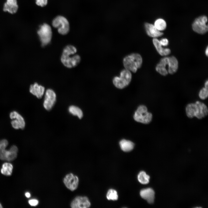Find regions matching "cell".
Masks as SVG:
<instances>
[{
  "label": "cell",
  "instance_id": "ffe728a7",
  "mask_svg": "<svg viewBox=\"0 0 208 208\" xmlns=\"http://www.w3.org/2000/svg\"><path fill=\"white\" fill-rule=\"evenodd\" d=\"M121 149L124 151L129 152L132 150L134 147V144L131 141L122 139L119 142Z\"/></svg>",
  "mask_w": 208,
  "mask_h": 208
},
{
  "label": "cell",
  "instance_id": "30bf717a",
  "mask_svg": "<svg viewBox=\"0 0 208 208\" xmlns=\"http://www.w3.org/2000/svg\"><path fill=\"white\" fill-rule=\"evenodd\" d=\"M11 119H15L11 122L12 127L15 129H23L25 126V122L23 117L17 112L14 111L10 114Z\"/></svg>",
  "mask_w": 208,
  "mask_h": 208
},
{
  "label": "cell",
  "instance_id": "e575fe53",
  "mask_svg": "<svg viewBox=\"0 0 208 208\" xmlns=\"http://www.w3.org/2000/svg\"><path fill=\"white\" fill-rule=\"evenodd\" d=\"M205 53L206 55L207 56L208 55V47H207L205 49Z\"/></svg>",
  "mask_w": 208,
  "mask_h": 208
},
{
  "label": "cell",
  "instance_id": "d6986e66",
  "mask_svg": "<svg viewBox=\"0 0 208 208\" xmlns=\"http://www.w3.org/2000/svg\"><path fill=\"white\" fill-rule=\"evenodd\" d=\"M168 72L172 74L175 73L177 70L178 66V61L177 58L174 56L168 57Z\"/></svg>",
  "mask_w": 208,
  "mask_h": 208
},
{
  "label": "cell",
  "instance_id": "f546056e",
  "mask_svg": "<svg viewBox=\"0 0 208 208\" xmlns=\"http://www.w3.org/2000/svg\"><path fill=\"white\" fill-rule=\"evenodd\" d=\"M36 4L41 7L46 5L47 3V0H36Z\"/></svg>",
  "mask_w": 208,
  "mask_h": 208
},
{
  "label": "cell",
  "instance_id": "2e32d148",
  "mask_svg": "<svg viewBox=\"0 0 208 208\" xmlns=\"http://www.w3.org/2000/svg\"><path fill=\"white\" fill-rule=\"evenodd\" d=\"M141 196L146 200L150 204L153 203L155 199V192L153 190L148 188L141 190L140 192Z\"/></svg>",
  "mask_w": 208,
  "mask_h": 208
},
{
  "label": "cell",
  "instance_id": "52a82bcc",
  "mask_svg": "<svg viewBox=\"0 0 208 208\" xmlns=\"http://www.w3.org/2000/svg\"><path fill=\"white\" fill-rule=\"evenodd\" d=\"M52 24L54 27L57 28L58 32L61 35H66L69 31V22L63 16H59L56 17L53 21Z\"/></svg>",
  "mask_w": 208,
  "mask_h": 208
},
{
  "label": "cell",
  "instance_id": "3957f363",
  "mask_svg": "<svg viewBox=\"0 0 208 208\" xmlns=\"http://www.w3.org/2000/svg\"><path fill=\"white\" fill-rule=\"evenodd\" d=\"M123 62L125 69L135 73L141 67L142 59L140 54L133 53L126 56Z\"/></svg>",
  "mask_w": 208,
  "mask_h": 208
},
{
  "label": "cell",
  "instance_id": "ac0fdd59",
  "mask_svg": "<svg viewBox=\"0 0 208 208\" xmlns=\"http://www.w3.org/2000/svg\"><path fill=\"white\" fill-rule=\"evenodd\" d=\"M153 44L158 53L161 56H166L169 55L171 52L169 48H164L160 44L159 40L156 38L153 40Z\"/></svg>",
  "mask_w": 208,
  "mask_h": 208
},
{
  "label": "cell",
  "instance_id": "484cf974",
  "mask_svg": "<svg viewBox=\"0 0 208 208\" xmlns=\"http://www.w3.org/2000/svg\"><path fill=\"white\" fill-rule=\"evenodd\" d=\"M198 96L200 99L202 100H205L207 99L208 96V88L205 87L202 88L199 91Z\"/></svg>",
  "mask_w": 208,
  "mask_h": 208
},
{
  "label": "cell",
  "instance_id": "7c38bea8",
  "mask_svg": "<svg viewBox=\"0 0 208 208\" xmlns=\"http://www.w3.org/2000/svg\"><path fill=\"white\" fill-rule=\"evenodd\" d=\"M90 206V203L86 196H77L70 204V207L72 208H87Z\"/></svg>",
  "mask_w": 208,
  "mask_h": 208
},
{
  "label": "cell",
  "instance_id": "5b68a950",
  "mask_svg": "<svg viewBox=\"0 0 208 208\" xmlns=\"http://www.w3.org/2000/svg\"><path fill=\"white\" fill-rule=\"evenodd\" d=\"M131 79V71L125 68L121 71L119 77L116 76L114 78L113 82L116 87L122 89L129 85Z\"/></svg>",
  "mask_w": 208,
  "mask_h": 208
},
{
  "label": "cell",
  "instance_id": "6da1fadb",
  "mask_svg": "<svg viewBox=\"0 0 208 208\" xmlns=\"http://www.w3.org/2000/svg\"><path fill=\"white\" fill-rule=\"evenodd\" d=\"M77 49L74 46L68 45L63 49L61 57V61L66 67L72 68L75 67L80 63L81 58L76 54Z\"/></svg>",
  "mask_w": 208,
  "mask_h": 208
},
{
  "label": "cell",
  "instance_id": "cb8c5ba5",
  "mask_svg": "<svg viewBox=\"0 0 208 208\" xmlns=\"http://www.w3.org/2000/svg\"><path fill=\"white\" fill-rule=\"evenodd\" d=\"M154 26L159 30L162 31L166 28V24L165 21L162 19H157L155 22Z\"/></svg>",
  "mask_w": 208,
  "mask_h": 208
},
{
  "label": "cell",
  "instance_id": "5bb4252c",
  "mask_svg": "<svg viewBox=\"0 0 208 208\" xmlns=\"http://www.w3.org/2000/svg\"><path fill=\"white\" fill-rule=\"evenodd\" d=\"M144 26L146 33L150 37L156 38L162 36L163 34L152 24L146 23Z\"/></svg>",
  "mask_w": 208,
  "mask_h": 208
},
{
  "label": "cell",
  "instance_id": "8fae6325",
  "mask_svg": "<svg viewBox=\"0 0 208 208\" xmlns=\"http://www.w3.org/2000/svg\"><path fill=\"white\" fill-rule=\"evenodd\" d=\"M63 181L65 185L68 189L73 191L77 188L79 180L77 176L70 173L65 176Z\"/></svg>",
  "mask_w": 208,
  "mask_h": 208
},
{
  "label": "cell",
  "instance_id": "4fadbf2b",
  "mask_svg": "<svg viewBox=\"0 0 208 208\" xmlns=\"http://www.w3.org/2000/svg\"><path fill=\"white\" fill-rule=\"evenodd\" d=\"M18 9L17 0H6L4 3L3 10L11 14L16 13Z\"/></svg>",
  "mask_w": 208,
  "mask_h": 208
},
{
  "label": "cell",
  "instance_id": "e0dca14e",
  "mask_svg": "<svg viewBox=\"0 0 208 208\" xmlns=\"http://www.w3.org/2000/svg\"><path fill=\"white\" fill-rule=\"evenodd\" d=\"M168 57H164L160 60L159 62L156 67V70L160 74L163 76H166L168 74V72L166 68L168 65Z\"/></svg>",
  "mask_w": 208,
  "mask_h": 208
},
{
  "label": "cell",
  "instance_id": "d4e9b609",
  "mask_svg": "<svg viewBox=\"0 0 208 208\" xmlns=\"http://www.w3.org/2000/svg\"><path fill=\"white\" fill-rule=\"evenodd\" d=\"M107 199L109 200H116L118 198V195L117 192L114 189L109 190L107 194Z\"/></svg>",
  "mask_w": 208,
  "mask_h": 208
},
{
  "label": "cell",
  "instance_id": "4dcf8cb0",
  "mask_svg": "<svg viewBox=\"0 0 208 208\" xmlns=\"http://www.w3.org/2000/svg\"><path fill=\"white\" fill-rule=\"evenodd\" d=\"M159 41L160 44L162 46H166L168 44L169 41L167 38H162Z\"/></svg>",
  "mask_w": 208,
  "mask_h": 208
},
{
  "label": "cell",
  "instance_id": "4316f807",
  "mask_svg": "<svg viewBox=\"0 0 208 208\" xmlns=\"http://www.w3.org/2000/svg\"><path fill=\"white\" fill-rule=\"evenodd\" d=\"M9 152V150H7L5 149H0V159L6 160L7 157Z\"/></svg>",
  "mask_w": 208,
  "mask_h": 208
},
{
  "label": "cell",
  "instance_id": "603a6c76",
  "mask_svg": "<svg viewBox=\"0 0 208 208\" xmlns=\"http://www.w3.org/2000/svg\"><path fill=\"white\" fill-rule=\"evenodd\" d=\"M150 177L144 171L140 172L138 175V178L139 182L141 183L146 184L149 182Z\"/></svg>",
  "mask_w": 208,
  "mask_h": 208
},
{
  "label": "cell",
  "instance_id": "7402d4cb",
  "mask_svg": "<svg viewBox=\"0 0 208 208\" xmlns=\"http://www.w3.org/2000/svg\"><path fill=\"white\" fill-rule=\"evenodd\" d=\"M13 168V166L11 164L8 163H4L2 165L1 172L4 175L10 176L12 173Z\"/></svg>",
  "mask_w": 208,
  "mask_h": 208
},
{
  "label": "cell",
  "instance_id": "83f0119b",
  "mask_svg": "<svg viewBox=\"0 0 208 208\" xmlns=\"http://www.w3.org/2000/svg\"><path fill=\"white\" fill-rule=\"evenodd\" d=\"M8 155L6 160L8 161H12L15 159L17 156V153L10 151Z\"/></svg>",
  "mask_w": 208,
  "mask_h": 208
},
{
  "label": "cell",
  "instance_id": "836d02e7",
  "mask_svg": "<svg viewBox=\"0 0 208 208\" xmlns=\"http://www.w3.org/2000/svg\"><path fill=\"white\" fill-rule=\"evenodd\" d=\"M205 87L208 88V81L207 80L205 83Z\"/></svg>",
  "mask_w": 208,
  "mask_h": 208
},
{
  "label": "cell",
  "instance_id": "1f68e13d",
  "mask_svg": "<svg viewBox=\"0 0 208 208\" xmlns=\"http://www.w3.org/2000/svg\"><path fill=\"white\" fill-rule=\"evenodd\" d=\"M28 202L31 206H36L38 204V201L36 199H32L29 200Z\"/></svg>",
  "mask_w": 208,
  "mask_h": 208
},
{
  "label": "cell",
  "instance_id": "277c9868",
  "mask_svg": "<svg viewBox=\"0 0 208 208\" xmlns=\"http://www.w3.org/2000/svg\"><path fill=\"white\" fill-rule=\"evenodd\" d=\"M153 118L152 114L148 111L145 105H143L138 107L133 115V118L135 121L145 124L151 123Z\"/></svg>",
  "mask_w": 208,
  "mask_h": 208
},
{
  "label": "cell",
  "instance_id": "7a4b0ae2",
  "mask_svg": "<svg viewBox=\"0 0 208 208\" xmlns=\"http://www.w3.org/2000/svg\"><path fill=\"white\" fill-rule=\"evenodd\" d=\"M186 114L189 118L195 117L199 119L206 117L208 114V109L204 103L199 101L188 104L185 108Z\"/></svg>",
  "mask_w": 208,
  "mask_h": 208
},
{
  "label": "cell",
  "instance_id": "d590c367",
  "mask_svg": "<svg viewBox=\"0 0 208 208\" xmlns=\"http://www.w3.org/2000/svg\"><path fill=\"white\" fill-rule=\"evenodd\" d=\"M3 207H2V206L1 205L0 203V208H2Z\"/></svg>",
  "mask_w": 208,
  "mask_h": 208
},
{
  "label": "cell",
  "instance_id": "9c48e42d",
  "mask_svg": "<svg viewBox=\"0 0 208 208\" xmlns=\"http://www.w3.org/2000/svg\"><path fill=\"white\" fill-rule=\"evenodd\" d=\"M56 97V94L52 89L49 88L46 90L43 104L46 110L49 111L52 109L55 103Z\"/></svg>",
  "mask_w": 208,
  "mask_h": 208
},
{
  "label": "cell",
  "instance_id": "8992f818",
  "mask_svg": "<svg viewBox=\"0 0 208 208\" xmlns=\"http://www.w3.org/2000/svg\"><path fill=\"white\" fill-rule=\"evenodd\" d=\"M42 46L44 47L51 42L52 37V31L50 26L46 23L41 25L37 31Z\"/></svg>",
  "mask_w": 208,
  "mask_h": 208
},
{
  "label": "cell",
  "instance_id": "f1b7e54d",
  "mask_svg": "<svg viewBox=\"0 0 208 208\" xmlns=\"http://www.w3.org/2000/svg\"><path fill=\"white\" fill-rule=\"evenodd\" d=\"M8 144V141L5 139L0 140V149H4L7 147Z\"/></svg>",
  "mask_w": 208,
  "mask_h": 208
},
{
  "label": "cell",
  "instance_id": "44dd1931",
  "mask_svg": "<svg viewBox=\"0 0 208 208\" xmlns=\"http://www.w3.org/2000/svg\"><path fill=\"white\" fill-rule=\"evenodd\" d=\"M69 112L73 116H77L81 119L83 116V113L81 110L77 106L71 105L68 108Z\"/></svg>",
  "mask_w": 208,
  "mask_h": 208
},
{
  "label": "cell",
  "instance_id": "9a60e30c",
  "mask_svg": "<svg viewBox=\"0 0 208 208\" xmlns=\"http://www.w3.org/2000/svg\"><path fill=\"white\" fill-rule=\"evenodd\" d=\"M29 91L38 99H40L44 93L45 88L43 86L35 83L30 86Z\"/></svg>",
  "mask_w": 208,
  "mask_h": 208
},
{
  "label": "cell",
  "instance_id": "ba28073f",
  "mask_svg": "<svg viewBox=\"0 0 208 208\" xmlns=\"http://www.w3.org/2000/svg\"><path fill=\"white\" fill-rule=\"evenodd\" d=\"M207 17L205 16H200L196 18L192 25L193 30L195 32L203 34L208 31V26L207 24Z\"/></svg>",
  "mask_w": 208,
  "mask_h": 208
},
{
  "label": "cell",
  "instance_id": "d6a6232c",
  "mask_svg": "<svg viewBox=\"0 0 208 208\" xmlns=\"http://www.w3.org/2000/svg\"><path fill=\"white\" fill-rule=\"evenodd\" d=\"M25 196L27 198H29L30 196V194L28 192H27L25 194Z\"/></svg>",
  "mask_w": 208,
  "mask_h": 208
}]
</instances>
